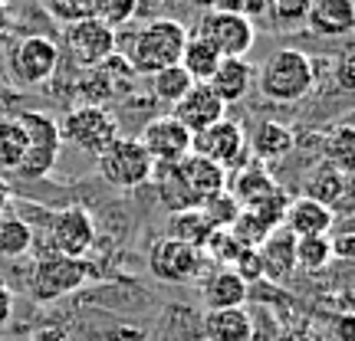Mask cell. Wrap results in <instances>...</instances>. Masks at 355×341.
I'll return each instance as SVG.
<instances>
[{
    "label": "cell",
    "mask_w": 355,
    "mask_h": 341,
    "mask_svg": "<svg viewBox=\"0 0 355 341\" xmlns=\"http://www.w3.org/2000/svg\"><path fill=\"white\" fill-rule=\"evenodd\" d=\"M56 66H60V46L46 37H24L10 53L13 79H20L24 86L50 82Z\"/></svg>",
    "instance_id": "cell-12"
},
{
    "label": "cell",
    "mask_w": 355,
    "mask_h": 341,
    "mask_svg": "<svg viewBox=\"0 0 355 341\" xmlns=\"http://www.w3.org/2000/svg\"><path fill=\"white\" fill-rule=\"evenodd\" d=\"M224 109H227V105L211 92L207 82H194V86L178 99V105H175V112L171 115L188 128L191 135H198V131H204V128H211L214 122H220V118H224Z\"/></svg>",
    "instance_id": "cell-14"
},
{
    "label": "cell",
    "mask_w": 355,
    "mask_h": 341,
    "mask_svg": "<svg viewBox=\"0 0 355 341\" xmlns=\"http://www.w3.org/2000/svg\"><path fill=\"white\" fill-rule=\"evenodd\" d=\"M345 190H349V174L339 171L332 161H322V165L313 167L309 177H306V194L303 197L326 203V207H336V203L345 197Z\"/></svg>",
    "instance_id": "cell-24"
},
{
    "label": "cell",
    "mask_w": 355,
    "mask_h": 341,
    "mask_svg": "<svg viewBox=\"0 0 355 341\" xmlns=\"http://www.w3.org/2000/svg\"><path fill=\"white\" fill-rule=\"evenodd\" d=\"M332 263L329 237H296V269L319 273Z\"/></svg>",
    "instance_id": "cell-30"
},
{
    "label": "cell",
    "mask_w": 355,
    "mask_h": 341,
    "mask_svg": "<svg viewBox=\"0 0 355 341\" xmlns=\"http://www.w3.org/2000/svg\"><path fill=\"white\" fill-rule=\"evenodd\" d=\"M227 190L241 207H250V203L263 201L266 194H273V190H277V181L270 177L266 165H260V161H247V165H241L237 171H234V177L227 181Z\"/></svg>",
    "instance_id": "cell-21"
},
{
    "label": "cell",
    "mask_w": 355,
    "mask_h": 341,
    "mask_svg": "<svg viewBox=\"0 0 355 341\" xmlns=\"http://www.w3.org/2000/svg\"><path fill=\"white\" fill-rule=\"evenodd\" d=\"M204 338L207 341H250L254 322L247 308H214L204 315Z\"/></svg>",
    "instance_id": "cell-22"
},
{
    "label": "cell",
    "mask_w": 355,
    "mask_h": 341,
    "mask_svg": "<svg viewBox=\"0 0 355 341\" xmlns=\"http://www.w3.org/2000/svg\"><path fill=\"white\" fill-rule=\"evenodd\" d=\"M237 276L250 286V282H257V279H263V266H260V256H257V250H243L241 256H237V263L230 266Z\"/></svg>",
    "instance_id": "cell-41"
},
{
    "label": "cell",
    "mask_w": 355,
    "mask_h": 341,
    "mask_svg": "<svg viewBox=\"0 0 355 341\" xmlns=\"http://www.w3.org/2000/svg\"><path fill=\"white\" fill-rule=\"evenodd\" d=\"M217 10H227V13H241L254 24L257 17L266 13V0H217Z\"/></svg>",
    "instance_id": "cell-42"
},
{
    "label": "cell",
    "mask_w": 355,
    "mask_h": 341,
    "mask_svg": "<svg viewBox=\"0 0 355 341\" xmlns=\"http://www.w3.org/2000/svg\"><path fill=\"white\" fill-rule=\"evenodd\" d=\"M135 141L148 151V158H152L155 165H162V167L178 165L181 158H188L191 154V131L178 122L175 115L152 118V122L139 131V138Z\"/></svg>",
    "instance_id": "cell-11"
},
{
    "label": "cell",
    "mask_w": 355,
    "mask_h": 341,
    "mask_svg": "<svg viewBox=\"0 0 355 341\" xmlns=\"http://www.w3.org/2000/svg\"><path fill=\"white\" fill-rule=\"evenodd\" d=\"M17 122L26 135V151L17 171L24 177H46L60 161V151H63L60 122L50 118L46 112H24Z\"/></svg>",
    "instance_id": "cell-3"
},
{
    "label": "cell",
    "mask_w": 355,
    "mask_h": 341,
    "mask_svg": "<svg viewBox=\"0 0 355 341\" xmlns=\"http://www.w3.org/2000/svg\"><path fill=\"white\" fill-rule=\"evenodd\" d=\"M96 243V220L86 207L69 203L63 210H56L50 220V250L56 256L83 259Z\"/></svg>",
    "instance_id": "cell-10"
},
{
    "label": "cell",
    "mask_w": 355,
    "mask_h": 341,
    "mask_svg": "<svg viewBox=\"0 0 355 341\" xmlns=\"http://www.w3.org/2000/svg\"><path fill=\"white\" fill-rule=\"evenodd\" d=\"M329 243H332V259H352L355 256V233L352 230H343L336 240L329 237Z\"/></svg>",
    "instance_id": "cell-43"
},
{
    "label": "cell",
    "mask_w": 355,
    "mask_h": 341,
    "mask_svg": "<svg viewBox=\"0 0 355 341\" xmlns=\"http://www.w3.org/2000/svg\"><path fill=\"white\" fill-rule=\"evenodd\" d=\"M40 3H43V7L66 26L92 17V0H40Z\"/></svg>",
    "instance_id": "cell-39"
},
{
    "label": "cell",
    "mask_w": 355,
    "mask_h": 341,
    "mask_svg": "<svg viewBox=\"0 0 355 341\" xmlns=\"http://www.w3.org/2000/svg\"><path fill=\"white\" fill-rule=\"evenodd\" d=\"M313 82H316L313 59L303 50H293V46L273 50L257 73V86L263 92V99L277 102V105H293V102L306 99Z\"/></svg>",
    "instance_id": "cell-2"
},
{
    "label": "cell",
    "mask_w": 355,
    "mask_h": 341,
    "mask_svg": "<svg viewBox=\"0 0 355 341\" xmlns=\"http://www.w3.org/2000/svg\"><path fill=\"white\" fill-rule=\"evenodd\" d=\"M198 37L207 39V43L217 50L220 59H247V53L254 50L257 30L247 17H241V13L207 10L201 26H198Z\"/></svg>",
    "instance_id": "cell-6"
},
{
    "label": "cell",
    "mask_w": 355,
    "mask_h": 341,
    "mask_svg": "<svg viewBox=\"0 0 355 341\" xmlns=\"http://www.w3.org/2000/svg\"><path fill=\"white\" fill-rule=\"evenodd\" d=\"M79 105H102V99H109L112 95V86H109V76H105V69H92V76H86L79 82Z\"/></svg>",
    "instance_id": "cell-40"
},
{
    "label": "cell",
    "mask_w": 355,
    "mask_h": 341,
    "mask_svg": "<svg viewBox=\"0 0 355 341\" xmlns=\"http://www.w3.org/2000/svg\"><path fill=\"white\" fill-rule=\"evenodd\" d=\"M60 138L76 145L79 151L96 154L99 158L115 138H119V122L109 109L102 105H76L69 109L66 118L60 122Z\"/></svg>",
    "instance_id": "cell-4"
},
{
    "label": "cell",
    "mask_w": 355,
    "mask_h": 341,
    "mask_svg": "<svg viewBox=\"0 0 355 341\" xmlns=\"http://www.w3.org/2000/svg\"><path fill=\"white\" fill-rule=\"evenodd\" d=\"M352 63H355V56H352V50H345L343 56H339V89H352V82H355V76H352Z\"/></svg>",
    "instance_id": "cell-45"
},
{
    "label": "cell",
    "mask_w": 355,
    "mask_h": 341,
    "mask_svg": "<svg viewBox=\"0 0 355 341\" xmlns=\"http://www.w3.org/2000/svg\"><path fill=\"white\" fill-rule=\"evenodd\" d=\"M3 3H7V0H0V7H3Z\"/></svg>",
    "instance_id": "cell-49"
},
{
    "label": "cell",
    "mask_w": 355,
    "mask_h": 341,
    "mask_svg": "<svg viewBox=\"0 0 355 341\" xmlns=\"http://www.w3.org/2000/svg\"><path fill=\"white\" fill-rule=\"evenodd\" d=\"M191 154H201L207 161L220 165L224 171H237L241 165H247L250 158V148H247V135L237 122L230 118H220L211 128H204L198 135H191Z\"/></svg>",
    "instance_id": "cell-8"
},
{
    "label": "cell",
    "mask_w": 355,
    "mask_h": 341,
    "mask_svg": "<svg viewBox=\"0 0 355 341\" xmlns=\"http://www.w3.org/2000/svg\"><path fill=\"white\" fill-rule=\"evenodd\" d=\"M313 0H266V17L273 20L277 30H293L306 20Z\"/></svg>",
    "instance_id": "cell-35"
},
{
    "label": "cell",
    "mask_w": 355,
    "mask_h": 341,
    "mask_svg": "<svg viewBox=\"0 0 355 341\" xmlns=\"http://www.w3.org/2000/svg\"><path fill=\"white\" fill-rule=\"evenodd\" d=\"M260 266H263V276L273 282H286L296 273V237L290 230H273L260 246H257Z\"/></svg>",
    "instance_id": "cell-16"
},
{
    "label": "cell",
    "mask_w": 355,
    "mask_h": 341,
    "mask_svg": "<svg viewBox=\"0 0 355 341\" xmlns=\"http://www.w3.org/2000/svg\"><path fill=\"white\" fill-rule=\"evenodd\" d=\"M211 233H214V230H211V223L204 220V214L198 210V207H194V210L171 214V220H168V237H171V240L188 243V246H194V250H204V243H207Z\"/></svg>",
    "instance_id": "cell-26"
},
{
    "label": "cell",
    "mask_w": 355,
    "mask_h": 341,
    "mask_svg": "<svg viewBox=\"0 0 355 341\" xmlns=\"http://www.w3.org/2000/svg\"><path fill=\"white\" fill-rule=\"evenodd\" d=\"M306 24L319 37H349L355 26V0H313Z\"/></svg>",
    "instance_id": "cell-17"
},
{
    "label": "cell",
    "mask_w": 355,
    "mask_h": 341,
    "mask_svg": "<svg viewBox=\"0 0 355 341\" xmlns=\"http://www.w3.org/2000/svg\"><path fill=\"white\" fill-rule=\"evenodd\" d=\"M184 43H188L184 24L171 20V17H162V20H152V24H145L141 30H135L128 37L122 56H125L132 73L152 79L155 73H162L168 66H178Z\"/></svg>",
    "instance_id": "cell-1"
},
{
    "label": "cell",
    "mask_w": 355,
    "mask_h": 341,
    "mask_svg": "<svg viewBox=\"0 0 355 341\" xmlns=\"http://www.w3.org/2000/svg\"><path fill=\"white\" fill-rule=\"evenodd\" d=\"M89 269L86 259H69V256H43L33 266V276H30V295L37 302H56L69 292H76L86 282Z\"/></svg>",
    "instance_id": "cell-7"
},
{
    "label": "cell",
    "mask_w": 355,
    "mask_h": 341,
    "mask_svg": "<svg viewBox=\"0 0 355 341\" xmlns=\"http://www.w3.org/2000/svg\"><path fill=\"white\" fill-rule=\"evenodd\" d=\"M7 207H10V187H7V181H0V216Z\"/></svg>",
    "instance_id": "cell-47"
},
{
    "label": "cell",
    "mask_w": 355,
    "mask_h": 341,
    "mask_svg": "<svg viewBox=\"0 0 355 341\" xmlns=\"http://www.w3.org/2000/svg\"><path fill=\"white\" fill-rule=\"evenodd\" d=\"M286 207H290V194L286 190H273V194H266L263 201H257V203H250V207H243V210H250V214L263 223L270 233L273 230H279L283 227V216H286Z\"/></svg>",
    "instance_id": "cell-34"
},
{
    "label": "cell",
    "mask_w": 355,
    "mask_h": 341,
    "mask_svg": "<svg viewBox=\"0 0 355 341\" xmlns=\"http://www.w3.org/2000/svg\"><path fill=\"white\" fill-rule=\"evenodd\" d=\"M293 145H296V138H293V131L283 122H260L254 138L247 141V148H254V154H257L254 161H260V165L286 158L293 151Z\"/></svg>",
    "instance_id": "cell-23"
},
{
    "label": "cell",
    "mask_w": 355,
    "mask_h": 341,
    "mask_svg": "<svg viewBox=\"0 0 355 341\" xmlns=\"http://www.w3.org/2000/svg\"><path fill=\"white\" fill-rule=\"evenodd\" d=\"M26 151V135L17 118H0V167L17 171Z\"/></svg>",
    "instance_id": "cell-29"
},
{
    "label": "cell",
    "mask_w": 355,
    "mask_h": 341,
    "mask_svg": "<svg viewBox=\"0 0 355 341\" xmlns=\"http://www.w3.org/2000/svg\"><path fill=\"white\" fill-rule=\"evenodd\" d=\"M250 82H254V66L247 59H220L214 69V76L207 79V86L224 105H234L241 102L247 92H250Z\"/></svg>",
    "instance_id": "cell-19"
},
{
    "label": "cell",
    "mask_w": 355,
    "mask_h": 341,
    "mask_svg": "<svg viewBox=\"0 0 355 341\" xmlns=\"http://www.w3.org/2000/svg\"><path fill=\"white\" fill-rule=\"evenodd\" d=\"M247 292L250 286L243 282L234 269L227 266H220L214 276L204 279V305H207V312H214V308H243L247 302Z\"/></svg>",
    "instance_id": "cell-20"
},
{
    "label": "cell",
    "mask_w": 355,
    "mask_h": 341,
    "mask_svg": "<svg viewBox=\"0 0 355 341\" xmlns=\"http://www.w3.org/2000/svg\"><path fill=\"white\" fill-rule=\"evenodd\" d=\"M355 318L345 312L343 318H339V341H355Z\"/></svg>",
    "instance_id": "cell-46"
},
{
    "label": "cell",
    "mask_w": 355,
    "mask_h": 341,
    "mask_svg": "<svg viewBox=\"0 0 355 341\" xmlns=\"http://www.w3.org/2000/svg\"><path fill=\"white\" fill-rule=\"evenodd\" d=\"M217 63H220L217 50L207 43V39L198 37V33H194V37H188L184 50H181V59H178V66H181V69L191 76V82H207V79L214 76Z\"/></svg>",
    "instance_id": "cell-25"
},
{
    "label": "cell",
    "mask_w": 355,
    "mask_h": 341,
    "mask_svg": "<svg viewBox=\"0 0 355 341\" xmlns=\"http://www.w3.org/2000/svg\"><path fill=\"white\" fill-rule=\"evenodd\" d=\"M332 207L319 201H309V197H296L286 207V216H283V230H290L293 237H326L332 230Z\"/></svg>",
    "instance_id": "cell-18"
},
{
    "label": "cell",
    "mask_w": 355,
    "mask_h": 341,
    "mask_svg": "<svg viewBox=\"0 0 355 341\" xmlns=\"http://www.w3.org/2000/svg\"><path fill=\"white\" fill-rule=\"evenodd\" d=\"M175 167L198 203L207 201V197H214V194H220V190H227V171L220 165H214V161L201 158V154H188V158H181Z\"/></svg>",
    "instance_id": "cell-15"
},
{
    "label": "cell",
    "mask_w": 355,
    "mask_h": 341,
    "mask_svg": "<svg viewBox=\"0 0 355 341\" xmlns=\"http://www.w3.org/2000/svg\"><path fill=\"white\" fill-rule=\"evenodd\" d=\"M198 210L204 214V220L211 223V230H230L234 227V220L241 216V203L230 197V190H220L214 197H207V201L198 203Z\"/></svg>",
    "instance_id": "cell-31"
},
{
    "label": "cell",
    "mask_w": 355,
    "mask_h": 341,
    "mask_svg": "<svg viewBox=\"0 0 355 341\" xmlns=\"http://www.w3.org/2000/svg\"><path fill=\"white\" fill-rule=\"evenodd\" d=\"M63 43L69 59L83 69H99L109 56H115L119 50V33L102 26L99 20H79V24H69L63 30Z\"/></svg>",
    "instance_id": "cell-9"
},
{
    "label": "cell",
    "mask_w": 355,
    "mask_h": 341,
    "mask_svg": "<svg viewBox=\"0 0 355 341\" xmlns=\"http://www.w3.org/2000/svg\"><path fill=\"white\" fill-rule=\"evenodd\" d=\"M191 86H194V82H191V76L181 66H168V69H162V73L152 76V95L158 102H165V105H178V99H181Z\"/></svg>",
    "instance_id": "cell-32"
},
{
    "label": "cell",
    "mask_w": 355,
    "mask_h": 341,
    "mask_svg": "<svg viewBox=\"0 0 355 341\" xmlns=\"http://www.w3.org/2000/svg\"><path fill=\"white\" fill-rule=\"evenodd\" d=\"M158 201L165 203V210H171V214H181V210H194V207H198L194 194H191L188 184L181 181L175 165L165 167L162 177H158Z\"/></svg>",
    "instance_id": "cell-28"
},
{
    "label": "cell",
    "mask_w": 355,
    "mask_h": 341,
    "mask_svg": "<svg viewBox=\"0 0 355 341\" xmlns=\"http://www.w3.org/2000/svg\"><path fill=\"white\" fill-rule=\"evenodd\" d=\"M352 158H355V131L349 125H339L329 138V161L349 174L352 171Z\"/></svg>",
    "instance_id": "cell-37"
},
{
    "label": "cell",
    "mask_w": 355,
    "mask_h": 341,
    "mask_svg": "<svg viewBox=\"0 0 355 341\" xmlns=\"http://www.w3.org/2000/svg\"><path fill=\"white\" fill-rule=\"evenodd\" d=\"M201 266H204L201 250H194V246L181 240H171V237L155 240L152 250H148V269L162 282H191L201 273Z\"/></svg>",
    "instance_id": "cell-13"
},
{
    "label": "cell",
    "mask_w": 355,
    "mask_h": 341,
    "mask_svg": "<svg viewBox=\"0 0 355 341\" xmlns=\"http://www.w3.org/2000/svg\"><path fill=\"white\" fill-rule=\"evenodd\" d=\"M99 174L115 190H135L148 184L155 174V161L135 138H119L99 154Z\"/></svg>",
    "instance_id": "cell-5"
},
{
    "label": "cell",
    "mask_w": 355,
    "mask_h": 341,
    "mask_svg": "<svg viewBox=\"0 0 355 341\" xmlns=\"http://www.w3.org/2000/svg\"><path fill=\"white\" fill-rule=\"evenodd\" d=\"M204 256H211L214 263H227V269L234 263H237V256L243 253V246H241V240L230 233V230H214L211 237H207V243H204V250H201Z\"/></svg>",
    "instance_id": "cell-36"
},
{
    "label": "cell",
    "mask_w": 355,
    "mask_h": 341,
    "mask_svg": "<svg viewBox=\"0 0 355 341\" xmlns=\"http://www.w3.org/2000/svg\"><path fill=\"white\" fill-rule=\"evenodd\" d=\"M13 318V289L0 279V329H7Z\"/></svg>",
    "instance_id": "cell-44"
},
{
    "label": "cell",
    "mask_w": 355,
    "mask_h": 341,
    "mask_svg": "<svg viewBox=\"0 0 355 341\" xmlns=\"http://www.w3.org/2000/svg\"><path fill=\"white\" fill-rule=\"evenodd\" d=\"M230 233H234V237L241 240L243 250H257V246H260V243H263L266 237H270V230H266L263 223H260V220H257V216L250 214V210H241V216L234 220Z\"/></svg>",
    "instance_id": "cell-38"
},
{
    "label": "cell",
    "mask_w": 355,
    "mask_h": 341,
    "mask_svg": "<svg viewBox=\"0 0 355 341\" xmlns=\"http://www.w3.org/2000/svg\"><path fill=\"white\" fill-rule=\"evenodd\" d=\"M33 246V230L20 216H0V256L3 259H20Z\"/></svg>",
    "instance_id": "cell-27"
},
{
    "label": "cell",
    "mask_w": 355,
    "mask_h": 341,
    "mask_svg": "<svg viewBox=\"0 0 355 341\" xmlns=\"http://www.w3.org/2000/svg\"><path fill=\"white\" fill-rule=\"evenodd\" d=\"M198 7H204V10H217V0H194Z\"/></svg>",
    "instance_id": "cell-48"
},
{
    "label": "cell",
    "mask_w": 355,
    "mask_h": 341,
    "mask_svg": "<svg viewBox=\"0 0 355 341\" xmlns=\"http://www.w3.org/2000/svg\"><path fill=\"white\" fill-rule=\"evenodd\" d=\"M139 13V0H92V20L109 26L119 33V26H125Z\"/></svg>",
    "instance_id": "cell-33"
}]
</instances>
